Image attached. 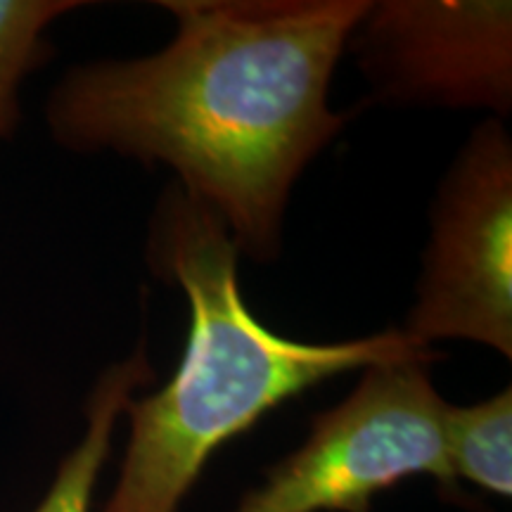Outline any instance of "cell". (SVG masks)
Masks as SVG:
<instances>
[{
  "label": "cell",
  "instance_id": "1",
  "mask_svg": "<svg viewBox=\"0 0 512 512\" xmlns=\"http://www.w3.org/2000/svg\"><path fill=\"white\" fill-rule=\"evenodd\" d=\"M370 0H164L157 53L74 64L46 100L57 145L166 166L228 228L240 256L283 252L294 185L349 112L332 76Z\"/></svg>",
  "mask_w": 512,
  "mask_h": 512
},
{
  "label": "cell",
  "instance_id": "2",
  "mask_svg": "<svg viewBox=\"0 0 512 512\" xmlns=\"http://www.w3.org/2000/svg\"><path fill=\"white\" fill-rule=\"evenodd\" d=\"M147 261L185 292L188 344L159 392L126 403V456L102 512H178L211 456L285 401L425 351L399 328L342 342H302L268 328L245 302L228 228L178 183L152 214Z\"/></svg>",
  "mask_w": 512,
  "mask_h": 512
},
{
  "label": "cell",
  "instance_id": "3",
  "mask_svg": "<svg viewBox=\"0 0 512 512\" xmlns=\"http://www.w3.org/2000/svg\"><path fill=\"white\" fill-rule=\"evenodd\" d=\"M434 349L363 368L354 392L311 418L297 451L268 467L235 512H373V501L413 477L456 489L444 413L432 382Z\"/></svg>",
  "mask_w": 512,
  "mask_h": 512
},
{
  "label": "cell",
  "instance_id": "4",
  "mask_svg": "<svg viewBox=\"0 0 512 512\" xmlns=\"http://www.w3.org/2000/svg\"><path fill=\"white\" fill-rule=\"evenodd\" d=\"M399 330L422 349L470 342L512 358V138L503 119L472 128L441 176Z\"/></svg>",
  "mask_w": 512,
  "mask_h": 512
},
{
  "label": "cell",
  "instance_id": "5",
  "mask_svg": "<svg viewBox=\"0 0 512 512\" xmlns=\"http://www.w3.org/2000/svg\"><path fill=\"white\" fill-rule=\"evenodd\" d=\"M347 50L387 107L512 112L508 0H370Z\"/></svg>",
  "mask_w": 512,
  "mask_h": 512
},
{
  "label": "cell",
  "instance_id": "6",
  "mask_svg": "<svg viewBox=\"0 0 512 512\" xmlns=\"http://www.w3.org/2000/svg\"><path fill=\"white\" fill-rule=\"evenodd\" d=\"M157 380L145 339L124 361L105 368L86 401V432L57 467L34 512H91L98 477L112 451L117 422L138 389Z\"/></svg>",
  "mask_w": 512,
  "mask_h": 512
},
{
  "label": "cell",
  "instance_id": "7",
  "mask_svg": "<svg viewBox=\"0 0 512 512\" xmlns=\"http://www.w3.org/2000/svg\"><path fill=\"white\" fill-rule=\"evenodd\" d=\"M444 441L453 482L501 498L512 494V389L470 406H451L444 413Z\"/></svg>",
  "mask_w": 512,
  "mask_h": 512
},
{
  "label": "cell",
  "instance_id": "8",
  "mask_svg": "<svg viewBox=\"0 0 512 512\" xmlns=\"http://www.w3.org/2000/svg\"><path fill=\"white\" fill-rule=\"evenodd\" d=\"M81 8L79 0H0V143L22 119L24 81L48 60L50 27Z\"/></svg>",
  "mask_w": 512,
  "mask_h": 512
}]
</instances>
